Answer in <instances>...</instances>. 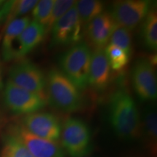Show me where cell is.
<instances>
[{
  "instance_id": "obj_28",
  "label": "cell",
  "mask_w": 157,
  "mask_h": 157,
  "mask_svg": "<svg viewBox=\"0 0 157 157\" xmlns=\"http://www.w3.org/2000/svg\"><path fill=\"white\" fill-rule=\"evenodd\" d=\"M80 157H93V156H90V155H87V156H80Z\"/></svg>"
},
{
  "instance_id": "obj_13",
  "label": "cell",
  "mask_w": 157,
  "mask_h": 157,
  "mask_svg": "<svg viewBox=\"0 0 157 157\" xmlns=\"http://www.w3.org/2000/svg\"><path fill=\"white\" fill-rule=\"evenodd\" d=\"M111 81V67L104 49H95L92 52L89 80L90 85L96 92L105 91Z\"/></svg>"
},
{
  "instance_id": "obj_19",
  "label": "cell",
  "mask_w": 157,
  "mask_h": 157,
  "mask_svg": "<svg viewBox=\"0 0 157 157\" xmlns=\"http://www.w3.org/2000/svg\"><path fill=\"white\" fill-rule=\"evenodd\" d=\"M0 157H33L16 137L7 133L4 137Z\"/></svg>"
},
{
  "instance_id": "obj_15",
  "label": "cell",
  "mask_w": 157,
  "mask_h": 157,
  "mask_svg": "<svg viewBox=\"0 0 157 157\" xmlns=\"http://www.w3.org/2000/svg\"><path fill=\"white\" fill-rule=\"evenodd\" d=\"M46 29L39 23L30 21L18 37L15 50V59L28 55L44 40Z\"/></svg>"
},
{
  "instance_id": "obj_12",
  "label": "cell",
  "mask_w": 157,
  "mask_h": 157,
  "mask_svg": "<svg viewBox=\"0 0 157 157\" xmlns=\"http://www.w3.org/2000/svg\"><path fill=\"white\" fill-rule=\"evenodd\" d=\"M117 25L108 12H103L86 25V36L95 49H103L109 42Z\"/></svg>"
},
{
  "instance_id": "obj_20",
  "label": "cell",
  "mask_w": 157,
  "mask_h": 157,
  "mask_svg": "<svg viewBox=\"0 0 157 157\" xmlns=\"http://www.w3.org/2000/svg\"><path fill=\"white\" fill-rule=\"evenodd\" d=\"M105 56L109 60L111 69L116 71L124 68L129 63V57L124 51L115 45L109 44L104 49Z\"/></svg>"
},
{
  "instance_id": "obj_4",
  "label": "cell",
  "mask_w": 157,
  "mask_h": 157,
  "mask_svg": "<svg viewBox=\"0 0 157 157\" xmlns=\"http://www.w3.org/2000/svg\"><path fill=\"white\" fill-rule=\"evenodd\" d=\"M62 147L71 157L90 155L92 151V137L90 127L78 118H68L61 129Z\"/></svg>"
},
{
  "instance_id": "obj_25",
  "label": "cell",
  "mask_w": 157,
  "mask_h": 157,
  "mask_svg": "<svg viewBox=\"0 0 157 157\" xmlns=\"http://www.w3.org/2000/svg\"><path fill=\"white\" fill-rule=\"evenodd\" d=\"M3 89V78H2V66L0 62V91Z\"/></svg>"
},
{
  "instance_id": "obj_5",
  "label": "cell",
  "mask_w": 157,
  "mask_h": 157,
  "mask_svg": "<svg viewBox=\"0 0 157 157\" xmlns=\"http://www.w3.org/2000/svg\"><path fill=\"white\" fill-rule=\"evenodd\" d=\"M4 104L11 113L28 115L39 112L47 105V98L17 87L7 80L3 90Z\"/></svg>"
},
{
  "instance_id": "obj_3",
  "label": "cell",
  "mask_w": 157,
  "mask_h": 157,
  "mask_svg": "<svg viewBox=\"0 0 157 157\" xmlns=\"http://www.w3.org/2000/svg\"><path fill=\"white\" fill-rule=\"evenodd\" d=\"M92 51L87 43L78 42L61 55L59 65L63 74L78 90L88 86Z\"/></svg>"
},
{
  "instance_id": "obj_11",
  "label": "cell",
  "mask_w": 157,
  "mask_h": 157,
  "mask_svg": "<svg viewBox=\"0 0 157 157\" xmlns=\"http://www.w3.org/2000/svg\"><path fill=\"white\" fill-rule=\"evenodd\" d=\"M21 124L31 134L56 142L61 135V124L56 115L49 112H36L25 115Z\"/></svg>"
},
{
  "instance_id": "obj_9",
  "label": "cell",
  "mask_w": 157,
  "mask_h": 157,
  "mask_svg": "<svg viewBox=\"0 0 157 157\" xmlns=\"http://www.w3.org/2000/svg\"><path fill=\"white\" fill-rule=\"evenodd\" d=\"M8 131L24 145L33 157H66V152L59 143L31 134L21 123L11 124Z\"/></svg>"
},
{
  "instance_id": "obj_6",
  "label": "cell",
  "mask_w": 157,
  "mask_h": 157,
  "mask_svg": "<svg viewBox=\"0 0 157 157\" xmlns=\"http://www.w3.org/2000/svg\"><path fill=\"white\" fill-rule=\"evenodd\" d=\"M8 81L17 87L47 98V78L42 71L29 60L13 65L9 71Z\"/></svg>"
},
{
  "instance_id": "obj_17",
  "label": "cell",
  "mask_w": 157,
  "mask_h": 157,
  "mask_svg": "<svg viewBox=\"0 0 157 157\" xmlns=\"http://www.w3.org/2000/svg\"><path fill=\"white\" fill-rule=\"evenodd\" d=\"M140 35L144 46L148 50L156 52L157 49V15L151 10L141 23Z\"/></svg>"
},
{
  "instance_id": "obj_24",
  "label": "cell",
  "mask_w": 157,
  "mask_h": 157,
  "mask_svg": "<svg viewBox=\"0 0 157 157\" xmlns=\"http://www.w3.org/2000/svg\"><path fill=\"white\" fill-rule=\"evenodd\" d=\"M75 3L76 2L72 1V0H56V1H54L46 31H48L50 30L52 25L60 17L63 16L72 7H74Z\"/></svg>"
},
{
  "instance_id": "obj_14",
  "label": "cell",
  "mask_w": 157,
  "mask_h": 157,
  "mask_svg": "<svg viewBox=\"0 0 157 157\" xmlns=\"http://www.w3.org/2000/svg\"><path fill=\"white\" fill-rule=\"evenodd\" d=\"M29 23V17L23 16L13 20L7 24L1 47L2 57L5 61H10L15 59L17 39Z\"/></svg>"
},
{
  "instance_id": "obj_22",
  "label": "cell",
  "mask_w": 157,
  "mask_h": 157,
  "mask_svg": "<svg viewBox=\"0 0 157 157\" xmlns=\"http://www.w3.org/2000/svg\"><path fill=\"white\" fill-rule=\"evenodd\" d=\"M53 3L54 0L39 1L32 10V16L34 18L33 21L47 29Z\"/></svg>"
},
{
  "instance_id": "obj_1",
  "label": "cell",
  "mask_w": 157,
  "mask_h": 157,
  "mask_svg": "<svg viewBox=\"0 0 157 157\" xmlns=\"http://www.w3.org/2000/svg\"><path fill=\"white\" fill-rule=\"evenodd\" d=\"M109 120L113 132L122 140H137L142 133L136 103L124 90H117L110 98Z\"/></svg>"
},
{
  "instance_id": "obj_21",
  "label": "cell",
  "mask_w": 157,
  "mask_h": 157,
  "mask_svg": "<svg viewBox=\"0 0 157 157\" xmlns=\"http://www.w3.org/2000/svg\"><path fill=\"white\" fill-rule=\"evenodd\" d=\"M110 44L115 45L124 51L130 57L132 52V34L128 29L120 26H116L111 38Z\"/></svg>"
},
{
  "instance_id": "obj_8",
  "label": "cell",
  "mask_w": 157,
  "mask_h": 157,
  "mask_svg": "<svg viewBox=\"0 0 157 157\" xmlns=\"http://www.w3.org/2000/svg\"><path fill=\"white\" fill-rule=\"evenodd\" d=\"M132 82L142 101L154 102L157 98V79L154 64L146 58L137 59L132 68Z\"/></svg>"
},
{
  "instance_id": "obj_18",
  "label": "cell",
  "mask_w": 157,
  "mask_h": 157,
  "mask_svg": "<svg viewBox=\"0 0 157 157\" xmlns=\"http://www.w3.org/2000/svg\"><path fill=\"white\" fill-rule=\"evenodd\" d=\"M75 7L83 26L104 12V3L97 0H80L76 2Z\"/></svg>"
},
{
  "instance_id": "obj_23",
  "label": "cell",
  "mask_w": 157,
  "mask_h": 157,
  "mask_svg": "<svg viewBox=\"0 0 157 157\" xmlns=\"http://www.w3.org/2000/svg\"><path fill=\"white\" fill-rule=\"evenodd\" d=\"M38 1L34 0H19V1H13L8 17H7V24L13 20L20 18L23 15H26L31 11L36 5Z\"/></svg>"
},
{
  "instance_id": "obj_10",
  "label": "cell",
  "mask_w": 157,
  "mask_h": 157,
  "mask_svg": "<svg viewBox=\"0 0 157 157\" xmlns=\"http://www.w3.org/2000/svg\"><path fill=\"white\" fill-rule=\"evenodd\" d=\"M82 27L74 5L51 28V45L67 46L80 42Z\"/></svg>"
},
{
  "instance_id": "obj_2",
  "label": "cell",
  "mask_w": 157,
  "mask_h": 157,
  "mask_svg": "<svg viewBox=\"0 0 157 157\" xmlns=\"http://www.w3.org/2000/svg\"><path fill=\"white\" fill-rule=\"evenodd\" d=\"M46 78V92L52 106L65 113L76 112L83 108L80 90L60 71L52 68Z\"/></svg>"
},
{
  "instance_id": "obj_16",
  "label": "cell",
  "mask_w": 157,
  "mask_h": 157,
  "mask_svg": "<svg viewBox=\"0 0 157 157\" xmlns=\"http://www.w3.org/2000/svg\"><path fill=\"white\" fill-rule=\"evenodd\" d=\"M141 130H143L148 146L154 151L156 149L157 139V113L154 104H149L143 111Z\"/></svg>"
},
{
  "instance_id": "obj_26",
  "label": "cell",
  "mask_w": 157,
  "mask_h": 157,
  "mask_svg": "<svg viewBox=\"0 0 157 157\" xmlns=\"http://www.w3.org/2000/svg\"><path fill=\"white\" fill-rule=\"evenodd\" d=\"M4 121H5V119H4V117L2 114V113L0 112V129L2 128V127L3 124H4Z\"/></svg>"
},
{
  "instance_id": "obj_27",
  "label": "cell",
  "mask_w": 157,
  "mask_h": 157,
  "mask_svg": "<svg viewBox=\"0 0 157 157\" xmlns=\"http://www.w3.org/2000/svg\"><path fill=\"white\" fill-rule=\"evenodd\" d=\"M4 2H5V1H0V7H2V6L3 5V4H4Z\"/></svg>"
},
{
  "instance_id": "obj_7",
  "label": "cell",
  "mask_w": 157,
  "mask_h": 157,
  "mask_svg": "<svg viewBox=\"0 0 157 157\" xmlns=\"http://www.w3.org/2000/svg\"><path fill=\"white\" fill-rule=\"evenodd\" d=\"M151 2L148 0H124L115 2L110 15L117 26L131 31L135 29L151 10Z\"/></svg>"
}]
</instances>
